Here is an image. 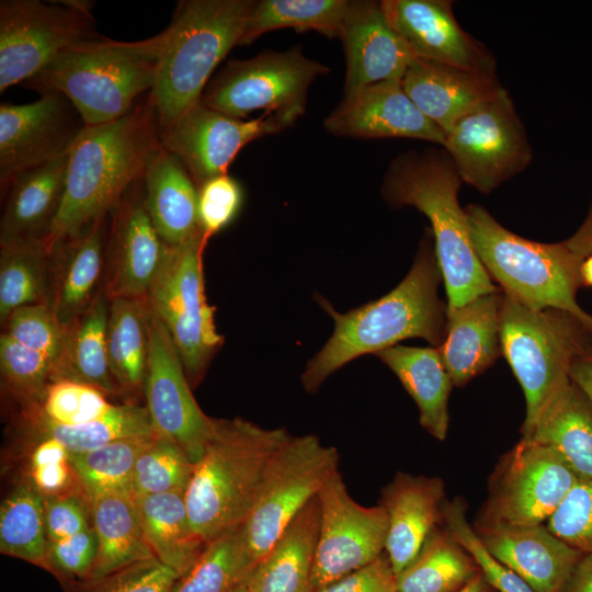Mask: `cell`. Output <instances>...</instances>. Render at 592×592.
<instances>
[{"label":"cell","mask_w":592,"mask_h":592,"mask_svg":"<svg viewBox=\"0 0 592 592\" xmlns=\"http://www.w3.org/2000/svg\"><path fill=\"white\" fill-rule=\"evenodd\" d=\"M160 148L150 92L121 118L86 126L69 152L62 203L43 239L48 253L114 209Z\"/></svg>","instance_id":"1"},{"label":"cell","mask_w":592,"mask_h":592,"mask_svg":"<svg viewBox=\"0 0 592 592\" xmlns=\"http://www.w3.org/2000/svg\"><path fill=\"white\" fill-rule=\"evenodd\" d=\"M442 280L431 230L426 232L407 276L388 294L345 314L325 299L321 306L334 320V331L308 362L301 376L308 392H316L337 369L367 353L422 338L440 346L446 332V306L439 297Z\"/></svg>","instance_id":"2"},{"label":"cell","mask_w":592,"mask_h":592,"mask_svg":"<svg viewBox=\"0 0 592 592\" xmlns=\"http://www.w3.org/2000/svg\"><path fill=\"white\" fill-rule=\"evenodd\" d=\"M462 182L445 149L428 148L394 158L382 185L390 206H412L429 218L446 310L499 291L474 248L467 214L458 202Z\"/></svg>","instance_id":"3"},{"label":"cell","mask_w":592,"mask_h":592,"mask_svg":"<svg viewBox=\"0 0 592 592\" xmlns=\"http://www.w3.org/2000/svg\"><path fill=\"white\" fill-rule=\"evenodd\" d=\"M169 36V27L134 42L100 35L65 50L25 84L64 94L86 126L116 121L155 87Z\"/></svg>","instance_id":"4"},{"label":"cell","mask_w":592,"mask_h":592,"mask_svg":"<svg viewBox=\"0 0 592 592\" xmlns=\"http://www.w3.org/2000/svg\"><path fill=\"white\" fill-rule=\"evenodd\" d=\"M288 437L284 429H265L240 418L214 419L185 490L192 527L205 544L243 524L272 457Z\"/></svg>","instance_id":"5"},{"label":"cell","mask_w":592,"mask_h":592,"mask_svg":"<svg viewBox=\"0 0 592 592\" xmlns=\"http://www.w3.org/2000/svg\"><path fill=\"white\" fill-rule=\"evenodd\" d=\"M465 210L476 253L502 292L532 309L569 312L592 332V316L576 299L582 257L565 241L542 243L513 234L480 205Z\"/></svg>","instance_id":"6"},{"label":"cell","mask_w":592,"mask_h":592,"mask_svg":"<svg viewBox=\"0 0 592 592\" xmlns=\"http://www.w3.org/2000/svg\"><path fill=\"white\" fill-rule=\"evenodd\" d=\"M253 0L181 1L156 84L150 91L160 128L200 102L215 68L242 35Z\"/></svg>","instance_id":"7"},{"label":"cell","mask_w":592,"mask_h":592,"mask_svg":"<svg viewBox=\"0 0 592 592\" xmlns=\"http://www.w3.org/2000/svg\"><path fill=\"white\" fill-rule=\"evenodd\" d=\"M500 345L524 392L521 433L526 439L545 409L570 384L573 361L592 354V332L569 312L532 309L502 292Z\"/></svg>","instance_id":"8"},{"label":"cell","mask_w":592,"mask_h":592,"mask_svg":"<svg viewBox=\"0 0 592 592\" xmlns=\"http://www.w3.org/2000/svg\"><path fill=\"white\" fill-rule=\"evenodd\" d=\"M328 72L329 67L308 58L299 45L281 52L266 49L230 60L207 84L200 102L239 119L264 110L292 126L305 114L311 83Z\"/></svg>","instance_id":"9"},{"label":"cell","mask_w":592,"mask_h":592,"mask_svg":"<svg viewBox=\"0 0 592 592\" xmlns=\"http://www.w3.org/2000/svg\"><path fill=\"white\" fill-rule=\"evenodd\" d=\"M337 470L335 447L312 434L289 435L272 457L255 503L241 525L244 554L252 567Z\"/></svg>","instance_id":"10"},{"label":"cell","mask_w":592,"mask_h":592,"mask_svg":"<svg viewBox=\"0 0 592 592\" xmlns=\"http://www.w3.org/2000/svg\"><path fill=\"white\" fill-rule=\"evenodd\" d=\"M579 477L550 447L522 439L497 465L474 530L546 524Z\"/></svg>","instance_id":"11"},{"label":"cell","mask_w":592,"mask_h":592,"mask_svg":"<svg viewBox=\"0 0 592 592\" xmlns=\"http://www.w3.org/2000/svg\"><path fill=\"white\" fill-rule=\"evenodd\" d=\"M207 238L202 235L169 249L163 267L146 303L170 334L191 384L203 377L223 343L207 304L202 252Z\"/></svg>","instance_id":"12"},{"label":"cell","mask_w":592,"mask_h":592,"mask_svg":"<svg viewBox=\"0 0 592 592\" xmlns=\"http://www.w3.org/2000/svg\"><path fill=\"white\" fill-rule=\"evenodd\" d=\"M2 0L0 2V91L37 75L65 50L99 37L92 2Z\"/></svg>","instance_id":"13"},{"label":"cell","mask_w":592,"mask_h":592,"mask_svg":"<svg viewBox=\"0 0 592 592\" xmlns=\"http://www.w3.org/2000/svg\"><path fill=\"white\" fill-rule=\"evenodd\" d=\"M443 147L462 181L481 193L492 192L532 159L524 126L505 89L459 118L445 133Z\"/></svg>","instance_id":"14"},{"label":"cell","mask_w":592,"mask_h":592,"mask_svg":"<svg viewBox=\"0 0 592 592\" xmlns=\"http://www.w3.org/2000/svg\"><path fill=\"white\" fill-rule=\"evenodd\" d=\"M319 534L312 570L315 592L371 563L385 553V509L364 506L348 491L339 470L318 493Z\"/></svg>","instance_id":"15"},{"label":"cell","mask_w":592,"mask_h":592,"mask_svg":"<svg viewBox=\"0 0 592 592\" xmlns=\"http://www.w3.org/2000/svg\"><path fill=\"white\" fill-rule=\"evenodd\" d=\"M149 308V307H148ZM149 350L144 396L156 434L175 442L195 464L214 430V418L196 402L180 354L162 322L149 309Z\"/></svg>","instance_id":"16"},{"label":"cell","mask_w":592,"mask_h":592,"mask_svg":"<svg viewBox=\"0 0 592 592\" xmlns=\"http://www.w3.org/2000/svg\"><path fill=\"white\" fill-rule=\"evenodd\" d=\"M86 124L61 93L41 92L31 103L0 105V182L70 152Z\"/></svg>","instance_id":"17"},{"label":"cell","mask_w":592,"mask_h":592,"mask_svg":"<svg viewBox=\"0 0 592 592\" xmlns=\"http://www.w3.org/2000/svg\"><path fill=\"white\" fill-rule=\"evenodd\" d=\"M287 127L275 115L239 119L198 102L160 128V143L181 161L198 189L205 181L227 173L229 164L247 144Z\"/></svg>","instance_id":"18"},{"label":"cell","mask_w":592,"mask_h":592,"mask_svg":"<svg viewBox=\"0 0 592 592\" xmlns=\"http://www.w3.org/2000/svg\"><path fill=\"white\" fill-rule=\"evenodd\" d=\"M323 128L337 137L413 138L445 144L444 132L417 107L397 80L373 83L344 95L325 118Z\"/></svg>","instance_id":"19"},{"label":"cell","mask_w":592,"mask_h":592,"mask_svg":"<svg viewBox=\"0 0 592 592\" xmlns=\"http://www.w3.org/2000/svg\"><path fill=\"white\" fill-rule=\"evenodd\" d=\"M390 26L418 58L494 73L491 55L456 21L447 0H383Z\"/></svg>","instance_id":"20"},{"label":"cell","mask_w":592,"mask_h":592,"mask_svg":"<svg viewBox=\"0 0 592 592\" xmlns=\"http://www.w3.org/2000/svg\"><path fill=\"white\" fill-rule=\"evenodd\" d=\"M169 249L146 210L141 178L114 208L109 297L146 300Z\"/></svg>","instance_id":"21"},{"label":"cell","mask_w":592,"mask_h":592,"mask_svg":"<svg viewBox=\"0 0 592 592\" xmlns=\"http://www.w3.org/2000/svg\"><path fill=\"white\" fill-rule=\"evenodd\" d=\"M340 39L346 62L344 95L382 81H402L418 59L388 23L379 1H354Z\"/></svg>","instance_id":"22"},{"label":"cell","mask_w":592,"mask_h":592,"mask_svg":"<svg viewBox=\"0 0 592 592\" xmlns=\"http://www.w3.org/2000/svg\"><path fill=\"white\" fill-rule=\"evenodd\" d=\"M487 551L535 592H565L585 553L546 524L476 531Z\"/></svg>","instance_id":"23"},{"label":"cell","mask_w":592,"mask_h":592,"mask_svg":"<svg viewBox=\"0 0 592 592\" xmlns=\"http://www.w3.org/2000/svg\"><path fill=\"white\" fill-rule=\"evenodd\" d=\"M401 84L417 107L444 134L463 116L504 89L494 73L418 58Z\"/></svg>","instance_id":"24"},{"label":"cell","mask_w":592,"mask_h":592,"mask_svg":"<svg viewBox=\"0 0 592 592\" xmlns=\"http://www.w3.org/2000/svg\"><path fill=\"white\" fill-rule=\"evenodd\" d=\"M445 486L441 478L398 473L382 491L388 519L385 553L396 574L413 561L442 519Z\"/></svg>","instance_id":"25"},{"label":"cell","mask_w":592,"mask_h":592,"mask_svg":"<svg viewBox=\"0 0 592 592\" xmlns=\"http://www.w3.org/2000/svg\"><path fill=\"white\" fill-rule=\"evenodd\" d=\"M501 300L502 291H498L446 310L445 338L437 349L453 385L465 386L501 353Z\"/></svg>","instance_id":"26"},{"label":"cell","mask_w":592,"mask_h":592,"mask_svg":"<svg viewBox=\"0 0 592 592\" xmlns=\"http://www.w3.org/2000/svg\"><path fill=\"white\" fill-rule=\"evenodd\" d=\"M144 204L170 248L204 235L198 220V189L181 161L162 146L143 177Z\"/></svg>","instance_id":"27"},{"label":"cell","mask_w":592,"mask_h":592,"mask_svg":"<svg viewBox=\"0 0 592 592\" xmlns=\"http://www.w3.org/2000/svg\"><path fill=\"white\" fill-rule=\"evenodd\" d=\"M69 153L18 173L0 223V244L43 240L61 206Z\"/></svg>","instance_id":"28"},{"label":"cell","mask_w":592,"mask_h":592,"mask_svg":"<svg viewBox=\"0 0 592 592\" xmlns=\"http://www.w3.org/2000/svg\"><path fill=\"white\" fill-rule=\"evenodd\" d=\"M319 520V502L315 498L246 576L243 583L250 592H315L312 570Z\"/></svg>","instance_id":"29"},{"label":"cell","mask_w":592,"mask_h":592,"mask_svg":"<svg viewBox=\"0 0 592 592\" xmlns=\"http://www.w3.org/2000/svg\"><path fill=\"white\" fill-rule=\"evenodd\" d=\"M104 218L61 241L52 252L57 258L58 271L49 306L65 328L83 314L99 294L95 288L103 271Z\"/></svg>","instance_id":"30"},{"label":"cell","mask_w":592,"mask_h":592,"mask_svg":"<svg viewBox=\"0 0 592 592\" xmlns=\"http://www.w3.org/2000/svg\"><path fill=\"white\" fill-rule=\"evenodd\" d=\"M398 377L419 409L420 424L436 440L448 431L453 386L437 348L394 345L376 354Z\"/></svg>","instance_id":"31"},{"label":"cell","mask_w":592,"mask_h":592,"mask_svg":"<svg viewBox=\"0 0 592 592\" xmlns=\"http://www.w3.org/2000/svg\"><path fill=\"white\" fill-rule=\"evenodd\" d=\"M89 500L99 551L88 583L155 557L144 535L136 498L130 491L101 493Z\"/></svg>","instance_id":"32"},{"label":"cell","mask_w":592,"mask_h":592,"mask_svg":"<svg viewBox=\"0 0 592 592\" xmlns=\"http://www.w3.org/2000/svg\"><path fill=\"white\" fill-rule=\"evenodd\" d=\"M110 297L99 293L70 326L52 383L71 380L98 388L105 395H121L109 365L106 328Z\"/></svg>","instance_id":"33"},{"label":"cell","mask_w":592,"mask_h":592,"mask_svg":"<svg viewBox=\"0 0 592 592\" xmlns=\"http://www.w3.org/2000/svg\"><path fill=\"white\" fill-rule=\"evenodd\" d=\"M524 440L553 448L580 479H592V403L572 382Z\"/></svg>","instance_id":"34"},{"label":"cell","mask_w":592,"mask_h":592,"mask_svg":"<svg viewBox=\"0 0 592 592\" xmlns=\"http://www.w3.org/2000/svg\"><path fill=\"white\" fill-rule=\"evenodd\" d=\"M135 498L152 555L180 576L184 574L206 546L192 527L185 492Z\"/></svg>","instance_id":"35"},{"label":"cell","mask_w":592,"mask_h":592,"mask_svg":"<svg viewBox=\"0 0 592 592\" xmlns=\"http://www.w3.org/2000/svg\"><path fill=\"white\" fill-rule=\"evenodd\" d=\"M149 308L145 300L110 298L106 348L111 374L122 394L144 391L149 350Z\"/></svg>","instance_id":"36"},{"label":"cell","mask_w":592,"mask_h":592,"mask_svg":"<svg viewBox=\"0 0 592 592\" xmlns=\"http://www.w3.org/2000/svg\"><path fill=\"white\" fill-rule=\"evenodd\" d=\"M481 572L474 557L445 528L435 527L397 574L399 592H458Z\"/></svg>","instance_id":"37"},{"label":"cell","mask_w":592,"mask_h":592,"mask_svg":"<svg viewBox=\"0 0 592 592\" xmlns=\"http://www.w3.org/2000/svg\"><path fill=\"white\" fill-rule=\"evenodd\" d=\"M354 1L350 0H261L254 1L238 42L249 45L262 34L292 27L316 31L329 38L341 36Z\"/></svg>","instance_id":"38"},{"label":"cell","mask_w":592,"mask_h":592,"mask_svg":"<svg viewBox=\"0 0 592 592\" xmlns=\"http://www.w3.org/2000/svg\"><path fill=\"white\" fill-rule=\"evenodd\" d=\"M25 418L36 436L57 440L70 454L88 452L123 439L156 434L146 407L135 403L113 405L100 418L71 426L52 423L34 409L25 411Z\"/></svg>","instance_id":"39"},{"label":"cell","mask_w":592,"mask_h":592,"mask_svg":"<svg viewBox=\"0 0 592 592\" xmlns=\"http://www.w3.org/2000/svg\"><path fill=\"white\" fill-rule=\"evenodd\" d=\"M46 498L27 480L19 483L0 506V551L46 569L48 537Z\"/></svg>","instance_id":"40"},{"label":"cell","mask_w":592,"mask_h":592,"mask_svg":"<svg viewBox=\"0 0 592 592\" xmlns=\"http://www.w3.org/2000/svg\"><path fill=\"white\" fill-rule=\"evenodd\" d=\"M0 322L15 309L46 303L50 254L43 240L0 244Z\"/></svg>","instance_id":"41"},{"label":"cell","mask_w":592,"mask_h":592,"mask_svg":"<svg viewBox=\"0 0 592 592\" xmlns=\"http://www.w3.org/2000/svg\"><path fill=\"white\" fill-rule=\"evenodd\" d=\"M251 568L239 526L206 544L169 592H229L244 580Z\"/></svg>","instance_id":"42"},{"label":"cell","mask_w":592,"mask_h":592,"mask_svg":"<svg viewBox=\"0 0 592 592\" xmlns=\"http://www.w3.org/2000/svg\"><path fill=\"white\" fill-rule=\"evenodd\" d=\"M153 436L123 439L88 452L70 454L88 498L113 491H130L135 463Z\"/></svg>","instance_id":"43"},{"label":"cell","mask_w":592,"mask_h":592,"mask_svg":"<svg viewBox=\"0 0 592 592\" xmlns=\"http://www.w3.org/2000/svg\"><path fill=\"white\" fill-rule=\"evenodd\" d=\"M193 468L175 442L155 434L135 463L130 491L135 497L185 492Z\"/></svg>","instance_id":"44"},{"label":"cell","mask_w":592,"mask_h":592,"mask_svg":"<svg viewBox=\"0 0 592 592\" xmlns=\"http://www.w3.org/2000/svg\"><path fill=\"white\" fill-rule=\"evenodd\" d=\"M54 363L1 332L0 371L5 389L24 411L42 406L52 384Z\"/></svg>","instance_id":"45"},{"label":"cell","mask_w":592,"mask_h":592,"mask_svg":"<svg viewBox=\"0 0 592 592\" xmlns=\"http://www.w3.org/2000/svg\"><path fill=\"white\" fill-rule=\"evenodd\" d=\"M112 406L98 388L71 380H56L48 386L42 406L34 410L52 423L71 426L100 418Z\"/></svg>","instance_id":"46"},{"label":"cell","mask_w":592,"mask_h":592,"mask_svg":"<svg viewBox=\"0 0 592 592\" xmlns=\"http://www.w3.org/2000/svg\"><path fill=\"white\" fill-rule=\"evenodd\" d=\"M441 520L445 528L474 557L496 592H535L524 580L487 551L467 520L466 506L462 499L444 501Z\"/></svg>","instance_id":"47"},{"label":"cell","mask_w":592,"mask_h":592,"mask_svg":"<svg viewBox=\"0 0 592 592\" xmlns=\"http://www.w3.org/2000/svg\"><path fill=\"white\" fill-rule=\"evenodd\" d=\"M2 332L23 346L45 355L55 366L66 338V328L47 303L15 309L3 323Z\"/></svg>","instance_id":"48"},{"label":"cell","mask_w":592,"mask_h":592,"mask_svg":"<svg viewBox=\"0 0 592 592\" xmlns=\"http://www.w3.org/2000/svg\"><path fill=\"white\" fill-rule=\"evenodd\" d=\"M26 480L45 498L82 489L69 451L48 436H37L30 453Z\"/></svg>","instance_id":"49"},{"label":"cell","mask_w":592,"mask_h":592,"mask_svg":"<svg viewBox=\"0 0 592 592\" xmlns=\"http://www.w3.org/2000/svg\"><path fill=\"white\" fill-rule=\"evenodd\" d=\"M546 526L583 551H592V479H578Z\"/></svg>","instance_id":"50"},{"label":"cell","mask_w":592,"mask_h":592,"mask_svg":"<svg viewBox=\"0 0 592 592\" xmlns=\"http://www.w3.org/2000/svg\"><path fill=\"white\" fill-rule=\"evenodd\" d=\"M99 551L96 533L92 527L68 538L49 543L46 570L66 581L89 582Z\"/></svg>","instance_id":"51"},{"label":"cell","mask_w":592,"mask_h":592,"mask_svg":"<svg viewBox=\"0 0 592 592\" xmlns=\"http://www.w3.org/2000/svg\"><path fill=\"white\" fill-rule=\"evenodd\" d=\"M243 202L240 183L227 173L205 181L198 187V220L206 238L230 225Z\"/></svg>","instance_id":"52"},{"label":"cell","mask_w":592,"mask_h":592,"mask_svg":"<svg viewBox=\"0 0 592 592\" xmlns=\"http://www.w3.org/2000/svg\"><path fill=\"white\" fill-rule=\"evenodd\" d=\"M179 577L153 557L82 587L86 592H169Z\"/></svg>","instance_id":"53"},{"label":"cell","mask_w":592,"mask_h":592,"mask_svg":"<svg viewBox=\"0 0 592 592\" xmlns=\"http://www.w3.org/2000/svg\"><path fill=\"white\" fill-rule=\"evenodd\" d=\"M48 543L58 542L92 527L90 500L83 489L46 498Z\"/></svg>","instance_id":"54"},{"label":"cell","mask_w":592,"mask_h":592,"mask_svg":"<svg viewBox=\"0 0 592 592\" xmlns=\"http://www.w3.org/2000/svg\"><path fill=\"white\" fill-rule=\"evenodd\" d=\"M316 592H399L397 574L384 553L371 563Z\"/></svg>","instance_id":"55"},{"label":"cell","mask_w":592,"mask_h":592,"mask_svg":"<svg viewBox=\"0 0 592 592\" xmlns=\"http://www.w3.org/2000/svg\"><path fill=\"white\" fill-rule=\"evenodd\" d=\"M570 379L592 403V354L582 355L573 361Z\"/></svg>","instance_id":"56"},{"label":"cell","mask_w":592,"mask_h":592,"mask_svg":"<svg viewBox=\"0 0 592 592\" xmlns=\"http://www.w3.org/2000/svg\"><path fill=\"white\" fill-rule=\"evenodd\" d=\"M565 242L583 259L592 253V204L582 225Z\"/></svg>","instance_id":"57"},{"label":"cell","mask_w":592,"mask_h":592,"mask_svg":"<svg viewBox=\"0 0 592 592\" xmlns=\"http://www.w3.org/2000/svg\"><path fill=\"white\" fill-rule=\"evenodd\" d=\"M565 592H592V551L583 555Z\"/></svg>","instance_id":"58"},{"label":"cell","mask_w":592,"mask_h":592,"mask_svg":"<svg viewBox=\"0 0 592 592\" xmlns=\"http://www.w3.org/2000/svg\"><path fill=\"white\" fill-rule=\"evenodd\" d=\"M458 592H496L490 585L486 577L480 572L468 584H466Z\"/></svg>","instance_id":"59"},{"label":"cell","mask_w":592,"mask_h":592,"mask_svg":"<svg viewBox=\"0 0 592 592\" xmlns=\"http://www.w3.org/2000/svg\"><path fill=\"white\" fill-rule=\"evenodd\" d=\"M580 275L582 285L592 288V253L583 259Z\"/></svg>","instance_id":"60"},{"label":"cell","mask_w":592,"mask_h":592,"mask_svg":"<svg viewBox=\"0 0 592 592\" xmlns=\"http://www.w3.org/2000/svg\"><path fill=\"white\" fill-rule=\"evenodd\" d=\"M229 592H250L246 584L242 582L235 585Z\"/></svg>","instance_id":"61"}]
</instances>
